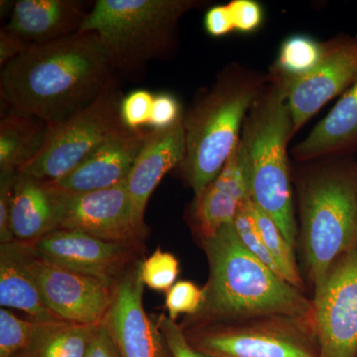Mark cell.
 <instances>
[{
  "instance_id": "f1b7e54d",
  "label": "cell",
  "mask_w": 357,
  "mask_h": 357,
  "mask_svg": "<svg viewBox=\"0 0 357 357\" xmlns=\"http://www.w3.org/2000/svg\"><path fill=\"white\" fill-rule=\"evenodd\" d=\"M204 299V288H199L191 281H178L166 293L165 307L168 317L176 321L178 316L196 314Z\"/></svg>"
},
{
  "instance_id": "7c38bea8",
  "label": "cell",
  "mask_w": 357,
  "mask_h": 357,
  "mask_svg": "<svg viewBox=\"0 0 357 357\" xmlns=\"http://www.w3.org/2000/svg\"><path fill=\"white\" fill-rule=\"evenodd\" d=\"M323 43L321 61L306 76L290 79L268 72L285 84L294 136L326 103L342 95L357 77V34L340 33Z\"/></svg>"
},
{
  "instance_id": "ba28073f",
  "label": "cell",
  "mask_w": 357,
  "mask_h": 357,
  "mask_svg": "<svg viewBox=\"0 0 357 357\" xmlns=\"http://www.w3.org/2000/svg\"><path fill=\"white\" fill-rule=\"evenodd\" d=\"M123 98L115 76L88 107L49 126L41 151L18 172L46 182L64 177L103 143L128 130L121 119Z\"/></svg>"
},
{
  "instance_id": "5b68a950",
  "label": "cell",
  "mask_w": 357,
  "mask_h": 357,
  "mask_svg": "<svg viewBox=\"0 0 357 357\" xmlns=\"http://www.w3.org/2000/svg\"><path fill=\"white\" fill-rule=\"evenodd\" d=\"M296 176L305 260L314 287L357 243V157L300 163Z\"/></svg>"
},
{
  "instance_id": "484cf974",
  "label": "cell",
  "mask_w": 357,
  "mask_h": 357,
  "mask_svg": "<svg viewBox=\"0 0 357 357\" xmlns=\"http://www.w3.org/2000/svg\"><path fill=\"white\" fill-rule=\"evenodd\" d=\"M43 321L18 318L8 310L0 309V357H15L31 342Z\"/></svg>"
},
{
  "instance_id": "277c9868",
  "label": "cell",
  "mask_w": 357,
  "mask_h": 357,
  "mask_svg": "<svg viewBox=\"0 0 357 357\" xmlns=\"http://www.w3.org/2000/svg\"><path fill=\"white\" fill-rule=\"evenodd\" d=\"M268 73V72H267ZM269 81L244 119L238 154L251 201L272 218L295 248L292 177L288 144L294 137L286 86L268 73Z\"/></svg>"
},
{
  "instance_id": "cb8c5ba5",
  "label": "cell",
  "mask_w": 357,
  "mask_h": 357,
  "mask_svg": "<svg viewBox=\"0 0 357 357\" xmlns=\"http://www.w3.org/2000/svg\"><path fill=\"white\" fill-rule=\"evenodd\" d=\"M324 43L309 35H292L284 40L268 72L286 79H299L314 70L323 56Z\"/></svg>"
},
{
  "instance_id": "3957f363",
  "label": "cell",
  "mask_w": 357,
  "mask_h": 357,
  "mask_svg": "<svg viewBox=\"0 0 357 357\" xmlns=\"http://www.w3.org/2000/svg\"><path fill=\"white\" fill-rule=\"evenodd\" d=\"M268 81V73L229 63L184 110L185 154L177 169L195 199L222 172L236 150L244 119Z\"/></svg>"
},
{
  "instance_id": "ffe728a7",
  "label": "cell",
  "mask_w": 357,
  "mask_h": 357,
  "mask_svg": "<svg viewBox=\"0 0 357 357\" xmlns=\"http://www.w3.org/2000/svg\"><path fill=\"white\" fill-rule=\"evenodd\" d=\"M10 225L14 241L26 245L58 229L57 202L48 182L17 171Z\"/></svg>"
},
{
  "instance_id": "4dcf8cb0",
  "label": "cell",
  "mask_w": 357,
  "mask_h": 357,
  "mask_svg": "<svg viewBox=\"0 0 357 357\" xmlns=\"http://www.w3.org/2000/svg\"><path fill=\"white\" fill-rule=\"evenodd\" d=\"M234 31L250 34L257 31L264 21V10L255 0H232L227 3Z\"/></svg>"
},
{
  "instance_id": "6da1fadb",
  "label": "cell",
  "mask_w": 357,
  "mask_h": 357,
  "mask_svg": "<svg viewBox=\"0 0 357 357\" xmlns=\"http://www.w3.org/2000/svg\"><path fill=\"white\" fill-rule=\"evenodd\" d=\"M116 76L96 34L32 45L1 67V98L50 128L93 102Z\"/></svg>"
},
{
  "instance_id": "5bb4252c",
  "label": "cell",
  "mask_w": 357,
  "mask_h": 357,
  "mask_svg": "<svg viewBox=\"0 0 357 357\" xmlns=\"http://www.w3.org/2000/svg\"><path fill=\"white\" fill-rule=\"evenodd\" d=\"M139 260L121 277L105 323L121 357H172L158 325L143 306Z\"/></svg>"
},
{
  "instance_id": "7402d4cb",
  "label": "cell",
  "mask_w": 357,
  "mask_h": 357,
  "mask_svg": "<svg viewBox=\"0 0 357 357\" xmlns=\"http://www.w3.org/2000/svg\"><path fill=\"white\" fill-rule=\"evenodd\" d=\"M49 126L36 117L11 109L0 121V170L18 171L44 146Z\"/></svg>"
},
{
  "instance_id": "7a4b0ae2",
  "label": "cell",
  "mask_w": 357,
  "mask_h": 357,
  "mask_svg": "<svg viewBox=\"0 0 357 357\" xmlns=\"http://www.w3.org/2000/svg\"><path fill=\"white\" fill-rule=\"evenodd\" d=\"M202 243L210 274L203 305L196 314L183 319V330L263 314L312 316V300L249 252L234 223Z\"/></svg>"
},
{
  "instance_id": "8fae6325",
  "label": "cell",
  "mask_w": 357,
  "mask_h": 357,
  "mask_svg": "<svg viewBox=\"0 0 357 357\" xmlns=\"http://www.w3.org/2000/svg\"><path fill=\"white\" fill-rule=\"evenodd\" d=\"M51 185L58 206V229L79 230L105 241L144 246L147 231L135 222L126 180L109 189L84 192Z\"/></svg>"
},
{
  "instance_id": "836d02e7",
  "label": "cell",
  "mask_w": 357,
  "mask_h": 357,
  "mask_svg": "<svg viewBox=\"0 0 357 357\" xmlns=\"http://www.w3.org/2000/svg\"><path fill=\"white\" fill-rule=\"evenodd\" d=\"M17 171L10 169L0 170V243L14 241L11 231V206Z\"/></svg>"
},
{
  "instance_id": "ac0fdd59",
  "label": "cell",
  "mask_w": 357,
  "mask_h": 357,
  "mask_svg": "<svg viewBox=\"0 0 357 357\" xmlns=\"http://www.w3.org/2000/svg\"><path fill=\"white\" fill-rule=\"evenodd\" d=\"M291 154L298 163L357 154V77L332 110Z\"/></svg>"
},
{
  "instance_id": "d4e9b609",
  "label": "cell",
  "mask_w": 357,
  "mask_h": 357,
  "mask_svg": "<svg viewBox=\"0 0 357 357\" xmlns=\"http://www.w3.org/2000/svg\"><path fill=\"white\" fill-rule=\"evenodd\" d=\"M253 213H255L256 225L261 234L263 241L270 255L278 265L284 279L294 287L304 292V282L301 278L299 270H298L294 249L291 248L272 218L255 204H253Z\"/></svg>"
},
{
  "instance_id": "8992f818",
  "label": "cell",
  "mask_w": 357,
  "mask_h": 357,
  "mask_svg": "<svg viewBox=\"0 0 357 357\" xmlns=\"http://www.w3.org/2000/svg\"><path fill=\"white\" fill-rule=\"evenodd\" d=\"M202 0H96L79 32L96 34L117 77L139 76L172 57L180 21Z\"/></svg>"
},
{
  "instance_id": "603a6c76",
  "label": "cell",
  "mask_w": 357,
  "mask_h": 357,
  "mask_svg": "<svg viewBox=\"0 0 357 357\" xmlns=\"http://www.w3.org/2000/svg\"><path fill=\"white\" fill-rule=\"evenodd\" d=\"M96 325L45 321L29 345L15 357H83Z\"/></svg>"
},
{
  "instance_id": "e575fe53",
  "label": "cell",
  "mask_w": 357,
  "mask_h": 357,
  "mask_svg": "<svg viewBox=\"0 0 357 357\" xmlns=\"http://www.w3.org/2000/svg\"><path fill=\"white\" fill-rule=\"evenodd\" d=\"M83 357H121L103 321L93 328Z\"/></svg>"
},
{
  "instance_id": "4316f807",
  "label": "cell",
  "mask_w": 357,
  "mask_h": 357,
  "mask_svg": "<svg viewBox=\"0 0 357 357\" xmlns=\"http://www.w3.org/2000/svg\"><path fill=\"white\" fill-rule=\"evenodd\" d=\"M143 283L157 292H168L180 274V263L175 255L157 248L149 257L141 262Z\"/></svg>"
},
{
  "instance_id": "8d00e7d4",
  "label": "cell",
  "mask_w": 357,
  "mask_h": 357,
  "mask_svg": "<svg viewBox=\"0 0 357 357\" xmlns=\"http://www.w3.org/2000/svg\"><path fill=\"white\" fill-rule=\"evenodd\" d=\"M28 45L10 32L0 30V66L3 67L28 48Z\"/></svg>"
},
{
  "instance_id": "9c48e42d",
  "label": "cell",
  "mask_w": 357,
  "mask_h": 357,
  "mask_svg": "<svg viewBox=\"0 0 357 357\" xmlns=\"http://www.w3.org/2000/svg\"><path fill=\"white\" fill-rule=\"evenodd\" d=\"M312 304L319 357H357V243L314 288Z\"/></svg>"
},
{
  "instance_id": "1f68e13d",
  "label": "cell",
  "mask_w": 357,
  "mask_h": 357,
  "mask_svg": "<svg viewBox=\"0 0 357 357\" xmlns=\"http://www.w3.org/2000/svg\"><path fill=\"white\" fill-rule=\"evenodd\" d=\"M156 323L172 357H213L195 349L185 337L180 324L172 321L166 314H160Z\"/></svg>"
},
{
  "instance_id": "f546056e",
  "label": "cell",
  "mask_w": 357,
  "mask_h": 357,
  "mask_svg": "<svg viewBox=\"0 0 357 357\" xmlns=\"http://www.w3.org/2000/svg\"><path fill=\"white\" fill-rule=\"evenodd\" d=\"M154 96L150 91L138 89L124 96L121 102V119L131 130H138L149 123Z\"/></svg>"
},
{
  "instance_id": "9a60e30c",
  "label": "cell",
  "mask_w": 357,
  "mask_h": 357,
  "mask_svg": "<svg viewBox=\"0 0 357 357\" xmlns=\"http://www.w3.org/2000/svg\"><path fill=\"white\" fill-rule=\"evenodd\" d=\"M149 132L128 129L103 143L64 177L49 183L73 192L98 191L121 184L128 178Z\"/></svg>"
},
{
  "instance_id": "e0dca14e",
  "label": "cell",
  "mask_w": 357,
  "mask_h": 357,
  "mask_svg": "<svg viewBox=\"0 0 357 357\" xmlns=\"http://www.w3.org/2000/svg\"><path fill=\"white\" fill-rule=\"evenodd\" d=\"M89 10L82 0H20L3 29L28 46L50 43L79 32Z\"/></svg>"
},
{
  "instance_id": "30bf717a",
  "label": "cell",
  "mask_w": 357,
  "mask_h": 357,
  "mask_svg": "<svg viewBox=\"0 0 357 357\" xmlns=\"http://www.w3.org/2000/svg\"><path fill=\"white\" fill-rule=\"evenodd\" d=\"M27 264L46 306L68 323L96 325L105 321L119 281L59 266L35 255L27 245Z\"/></svg>"
},
{
  "instance_id": "d590c367",
  "label": "cell",
  "mask_w": 357,
  "mask_h": 357,
  "mask_svg": "<svg viewBox=\"0 0 357 357\" xmlns=\"http://www.w3.org/2000/svg\"><path fill=\"white\" fill-rule=\"evenodd\" d=\"M204 24L206 32L213 37L227 36L234 31L227 4L211 7L204 16Z\"/></svg>"
},
{
  "instance_id": "d6a6232c",
  "label": "cell",
  "mask_w": 357,
  "mask_h": 357,
  "mask_svg": "<svg viewBox=\"0 0 357 357\" xmlns=\"http://www.w3.org/2000/svg\"><path fill=\"white\" fill-rule=\"evenodd\" d=\"M183 115L184 110L177 98L171 93H158L154 96L148 126L157 130L169 128L182 119Z\"/></svg>"
},
{
  "instance_id": "83f0119b",
  "label": "cell",
  "mask_w": 357,
  "mask_h": 357,
  "mask_svg": "<svg viewBox=\"0 0 357 357\" xmlns=\"http://www.w3.org/2000/svg\"><path fill=\"white\" fill-rule=\"evenodd\" d=\"M234 225L237 236L249 252L252 253L272 271L284 279L278 265L270 255L269 251L263 241L261 234L258 230L257 225H256L255 213H253V203L251 199H248L237 211Z\"/></svg>"
},
{
  "instance_id": "52a82bcc",
  "label": "cell",
  "mask_w": 357,
  "mask_h": 357,
  "mask_svg": "<svg viewBox=\"0 0 357 357\" xmlns=\"http://www.w3.org/2000/svg\"><path fill=\"white\" fill-rule=\"evenodd\" d=\"M183 331L195 349L213 357H319L312 316L263 314Z\"/></svg>"
},
{
  "instance_id": "2e32d148",
  "label": "cell",
  "mask_w": 357,
  "mask_h": 357,
  "mask_svg": "<svg viewBox=\"0 0 357 357\" xmlns=\"http://www.w3.org/2000/svg\"><path fill=\"white\" fill-rule=\"evenodd\" d=\"M184 154L183 119L171 128L150 131L126 178L134 218L141 229L147 231L144 217L150 197L166 174L181 165Z\"/></svg>"
},
{
  "instance_id": "d6986e66",
  "label": "cell",
  "mask_w": 357,
  "mask_h": 357,
  "mask_svg": "<svg viewBox=\"0 0 357 357\" xmlns=\"http://www.w3.org/2000/svg\"><path fill=\"white\" fill-rule=\"evenodd\" d=\"M250 199L238 154V144L222 172L194 201V218L201 239L234 223L241 206Z\"/></svg>"
},
{
  "instance_id": "44dd1931",
  "label": "cell",
  "mask_w": 357,
  "mask_h": 357,
  "mask_svg": "<svg viewBox=\"0 0 357 357\" xmlns=\"http://www.w3.org/2000/svg\"><path fill=\"white\" fill-rule=\"evenodd\" d=\"M27 255V245L20 241L0 244V306L24 312L33 321H62L45 304Z\"/></svg>"
},
{
  "instance_id": "4fadbf2b",
  "label": "cell",
  "mask_w": 357,
  "mask_h": 357,
  "mask_svg": "<svg viewBox=\"0 0 357 357\" xmlns=\"http://www.w3.org/2000/svg\"><path fill=\"white\" fill-rule=\"evenodd\" d=\"M35 255L74 271L119 281L139 261L143 248L74 229H56L28 245Z\"/></svg>"
}]
</instances>
